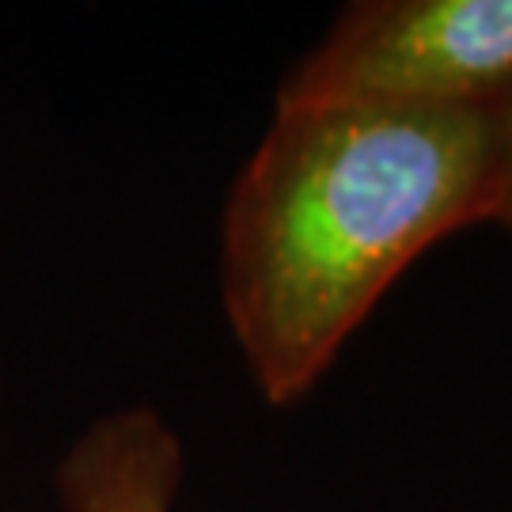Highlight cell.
<instances>
[{
	"instance_id": "cell-1",
	"label": "cell",
	"mask_w": 512,
	"mask_h": 512,
	"mask_svg": "<svg viewBox=\"0 0 512 512\" xmlns=\"http://www.w3.org/2000/svg\"><path fill=\"white\" fill-rule=\"evenodd\" d=\"M490 202V107L277 103L220 232L228 327L262 399L308 395L406 266L490 224Z\"/></svg>"
},
{
	"instance_id": "cell-3",
	"label": "cell",
	"mask_w": 512,
	"mask_h": 512,
	"mask_svg": "<svg viewBox=\"0 0 512 512\" xmlns=\"http://www.w3.org/2000/svg\"><path fill=\"white\" fill-rule=\"evenodd\" d=\"M183 444L156 410L99 418L57 463L65 512H175Z\"/></svg>"
},
{
	"instance_id": "cell-4",
	"label": "cell",
	"mask_w": 512,
	"mask_h": 512,
	"mask_svg": "<svg viewBox=\"0 0 512 512\" xmlns=\"http://www.w3.org/2000/svg\"><path fill=\"white\" fill-rule=\"evenodd\" d=\"M494 118V202H490V224H501L512 232V95H505Z\"/></svg>"
},
{
	"instance_id": "cell-2",
	"label": "cell",
	"mask_w": 512,
	"mask_h": 512,
	"mask_svg": "<svg viewBox=\"0 0 512 512\" xmlns=\"http://www.w3.org/2000/svg\"><path fill=\"white\" fill-rule=\"evenodd\" d=\"M512 95V0H361L296 61L277 103L497 107Z\"/></svg>"
}]
</instances>
